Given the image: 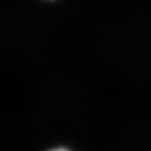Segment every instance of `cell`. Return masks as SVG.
<instances>
[{
    "label": "cell",
    "instance_id": "cell-1",
    "mask_svg": "<svg viewBox=\"0 0 151 151\" xmlns=\"http://www.w3.org/2000/svg\"><path fill=\"white\" fill-rule=\"evenodd\" d=\"M50 151H68L67 149H64V148H57V149H53Z\"/></svg>",
    "mask_w": 151,
    "mask_h": 151
}]
</instances>
